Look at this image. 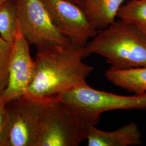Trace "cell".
Instances as JSON below:
<instances>
[{
	"label": "cell",
	"mask_w": 146,
	"mask_h": 146,
	"mask_svg": "<svg viewBox=\"0 0 146 146\" xmlns=\"http://www.w3.org/2000/svg\"><path fill=\"white\" fill-rule=\"evenodd\" d=\"M84 47L72 44L57 50L37 51L34 77L25 95L47 99L87 84L86 80L94 69L83 61Z\"/></svg>",
	"instance_id": "cell-1"
},
{
	"label": "cell",
	"mask_w": 146,
	"mask_h": 146,
	"mask_svg": "<svg viewBox=\"0 0 146 146\" xmlns=\"http://www.w3.org/2000/svg\"><path fill=\"white\" fill-rule=\"evenodd\" d=\"M85 56L104 57L110 68L126 70L146 67V35L135 25L119 19L95 35L84 47Z\"/></svg>",
	"instance_id": "cell-2"
},
{
	"label": "cell",
	"mask_w": 146,
	"mask_h": 146,
	"mask_svg": "<svg viewBox=\"0 0 146 146\" xmlns=\"http://www.w3.org/2000/svg\"><path fill=\"white\" fill-rule=\"evenodd\" d=\"M56 97L89 126L96 125L105 111L146 110V93L123 96L95 89L88 84L63 92Z\"/></svg>",
	"instance_id": "cell-3"
},
{
	"label": "cell",
	"mask_w": 146,
	"mask_h": 146,
	"mask_svg": "<svg viewBox=\"0 0 146 146\" xmlns=\"http://www.w3.org/2000/svg\"><path fill=\"white\" fill-rule=\"evenodd\" d=\"M90 127L56 96L48 98L35 146H78L86 140Z\"/></svg>",
	"instance_id": "cell-4"
},
{
	"label": "cell",
	"mask_w": 146,
	"mask_h": 146,
	"mask_svg": "<svg viewBox=\"0 0 146 146\" xmlns=\"http://www.w3.org/2000/svg\"><path fill=\"white\" fill-rule=\"evenodd\" d=\"M14 1L19 28L37 51H54L72 44L55 26L41 0Z\"/></svg>",
	"instance_id": "cell-5"
},
{
	"label": "cell",
	"mask_w": 146,
	"mask_h": 146,
	"mask_svg": "<svg viewBox=\"0 0 146 146\" xmlns=\"http://www.w3.org/2000/svg\"><path fill=\"white\" fill-rule=\"evenodd\" d=\"M47 99L23 95L6 103L8 129L4 146H35Z\"/></svg>",
	"instance_id": "cell-6"
},
{
	"label": "cell",
	"mask_w": 146,
	"mask_h": 146,
	"mask_svg": "<svg viewBox=\"0 0 146 146\" xmlns=\"http://www.w3.org/2000/svg\"><path fill=\"white\" fill-rule=\"evenodd\" d=\"M52 23L70 43L84 47L97 31L84 9L67 0H41Z\"/></svg>",
	"instance_id": "cell-7"
},
{
	"label": "cell",
	"mask_w": 146,
	"mask_h": 146,
	"mask_svg": "<svg viewBox=\"0 0 146 146\" xmlns=\"http://www.w3.org/2000/svg\"><path fill=\"white\" fill-rule=\"evenodd\" d=\"M34 74L35 62L31 58L29 44L17 25V32L9 57L8 84L0 98L7 103L25 95L31 85Z\"/></svg>",
	"instance_id": "cell-8"
},
{
	"label": "cell",
	"mask_w": 146,
	"mask_h": 146,
	"mask_svg": "<svg viewBox=\"0 0 146 146\" xmlns=\"http://www.w3.org/2000/svg\"><path fill=\"white\" fill-rule=\"evenodd\" d=\"M86 140L88 146H140L142 144L141 131L133 122L109 131L92 125L89 128Z\"/></svg>",
	"instance_id": "cell-9"
},
{
	"label": "cell",
	"mask_w": 146,
	"mask_h": 146,
	"mask_svg": "<svg viewBox=\"0 0 146 146\" xmlns=\"http://www.w3.org/2000/svg\"><path fill=\"white\" fill-rule=\"evenodd\" d=\"M126 0H84L83 9L96 31L104 29L116 20Z\"/></svg>",
	"instance_id": "cell-10"
},
{
	"label": "cell",
	"mask_w": 146,
	"mask_h": 146,
	"mask_svg": "<svg viewBox=\"0 0 146 146\" xmlns=\"http://www.w3.org/2000/svg\"><path fill=\"white\" fill-rule=\"evenodd\" d=\"M105 76L111 83L128 92L135 94L146 93V67L126 70L110 68Z\"/></svg>",
	"instance_id": "cell-11"
},
{
	"label": "cell",
	"mask_w": 146,
	"mask_h": 146,
	"mask_svg": "<svg viewBox=\"0 0 146 146\" xmlns=\"http://www.w3.org/2000/svg\"><path fill=\"white\" fill-rule=\"evenodd\" d=\"M17 32V20L14 0H7L0 6V36L13 44Z\"/></svg>",
	"instance_id": "cell-12"
},
{
	"label": "cell",
	"mask_w": 146,
	"mask_h": 146,
	"mask_svg": "<svg viewBox=\"0 0 146 146\" xmlns=\"http://www.w3.org/2000/svg\"><path fill=\"white\" fill-rule=\"evenodd\" d=\"M117 17L135 25L146 35V0H129L122 5Z\"/></svg>",
	"instance_id": "cell-13"
},
{
	"label": "cell",
	"mask_w": 146,
	"mask_h": 146,
	"mask_svg": "<svg viewBox=\"0 0 146 146\" xmlns=\"http://www.w3.org/2000/svg\"><path fill=\"white\" fill-rule=\"evenodd\" d=\"M12 44L0 36V95L5 90L8 80V64Z\"/></svg>",
	"instance_id": "cell-14"
},
{
	"label": "cell",
	"mask_w": 146,
	"mask_h": 146,
	"mask_svg": "<svg viewBox=\"0 0 146 146\" xmlns=\"http://www.w3.org/2000/svg\"><path fill=\"white\" fill-rule=\"evenodd\" d=\"M8 129V114L6 103L0 98V146H4Z\"/></svg>",
	"instance_id": "cell-15"
},
{
	"label": "cell",
	"mask_w": 146,
	"mask_h": 146,
	"mask_svg": "<svg viewBox=\"0 0 146 146\" xmlns=\"http://www.w3.org/2000/svg\"><path fill=\"white\" fill-rule=\"evenodd\" d=\"M67 1H70V2L74 3H75V4L77 5L80 6L81 7L83 8L84 0H67Z\"/></svg>",
	"instance_id": "cell-16"
},
{
	"label": "cell",
	"mask_w": 146,
	"mask_h": 146,
	"mask_svg": "<svg viewBox=\"0 0 146 146\" xmlns=\"http://www.w3.org/2000/svg\"><path fill=\"white\" fill-rule=\"evenodd\" d=\"M6 1H7V0H0V6L2 5Z\"/></svg>",
	"instance_id": "cell-17"
}]
</instances>
